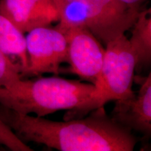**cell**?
Returning <instances> with one entry per match:
<instances>
[{
    "label": "cell",
    "instance_id": "cell-1",
    "mask_svg": "<svg viewBox=\"0 0 151 151\" xmlns=\"http://www.w3.org/2000/svg\"><path fill=\"white\" fill-rule=\"evenodd\" d=\"M62 122L22 114L0 104V120L24 143H41L61 151H132L137 139L106 112Z\"/></svg>",
    "mask_w": 151,
    "mask_h": 151
},
{
    "label": "cell",
    "instance_id": "cell-2",
    "mask_svg": "<svg viewBox=\"0 0 151 151\" xmlns=\"http://www.w3.org/2000/svg\"><path fill=\"white\" fill-rule=\"evenodd\" d=\"M95 89L89 83L56 76L21 78L9 86L0 87V104L22 114L43 117L79 108L90 99Z\"/></svg>",
    "mask_w": 151,
    "mask_h": 151
},
{
    "label": "cell",
    "instance_id": "cell-3",
    "mask_svg": "<svg viewBox=\"0 0 151 151\" xmlns=\"http://www.w3.org/2000/svg\"><path fill=\"white\" fill-rule=\"evenodd\" d=\"M60 31L84 27L104 46L130 29L140 8L120 0H55Z\"/></svg>",
    "mask_w": 151,
    "mask_h": 151
},
{
    "label": "cell",
    "instance_id": "cell-4",
    "mask_svg": "<svg viewBox=\"0 0 151 151\" xmlns=\"http://www.w3.org/2000/svg\"><path fill=\"white\" fill-rule=\"evenodd\" d=\"M136 67L135 57L125 35L109 42L105 46L103 65L95 91L81 107L67 111L64 120L83 118L94 109L104 107L109 101L133 94L132 83Z\"/></svg>",
    "mask_w": 151,
    "mask_h": 151
},
{
    "label": "cell",
    "instance_id": "cell-5",
    "mask_svg": "<svg viewBox=\"0 0 151 151\" xmlns=\"http://www.w3.org/2000/svg\"><path fill=\"white\" fill-rule=\"evenodd\" d=\"M25 41L28 67L22 78L47 73L59 74L60 66L67 60L65 35L55 27H39L27 32Z\"/></svg>",
    "mask_w": 151,
    "mask_h": 151
},
{
    "label": "cell",
    "instance_id": "cell-6",
    "mask_svg": "<svg viewBox=\"0 0 151 151\" xmlns=\"http://www.w3.org/2000/svg\"><path fill=\"white\" fill-rule=\"evenodd\" d=\"M62 32L67 39L69 70L81 80L96 86L105 55L102 43L84 27L70 28Z\"/></svg>",
    "mask_w": 151,
    "mask_h": 151
},
{
    "label": "cell",
    "instance_id": "cell-7",
    "mask_svg": "<svg viewBox=\"0 0 151 151\" xmlns=\"http://www.w3.org/2000/svg\"><path fill=\"white\" fill-rule=\"evenodd\" d=\"M137 93L116 101L112 118L124 127L146 137L151 134V76L139 80Z\"/></svg>",
    "mask_w": 151,
    "mask_h": 151
},
{
    "label": "cell",
    "instance_id": "cell-8",
    "mask_svg": "<svg viewBox=\"0 0 151 151\" xmlns=\"http://www.w3.org/2000/svg\"><path fill=\"white\" fill-rule=\"evenodd\" d=\"M0 12L24 34L60 20L55 0H0Z\"/></svg>",
    "mask_w": 151,
    "mask_h": 151
},
{
    "label": "cell",
    "instance_id": "cell-9",
    "mask_svg": "<svg viewBox=\"0 0 151 151\" xmlns=\"http://www.w3.org/2000/svg\"><path fill=\"white\" fill-rule=\"evenodd\" d=\"M0 49L20 68L22 76L28 67L25 36L1 12Z\"/></svg>",
    "mask_w": 151,
    "mask_h": 151
},
{
    "label": "cell",
    "instance_id": "cell-10",
    "mask_svg": "<svg viewBox=\"0 0 151 151\" xmlns=\"http://www.w3.org/2000/svg\"><path fill=\"white\" fill-rule=\"evenodd\" d=\"M132 36L129 39L137 67L150 64L151 60V9L139 12L132 27Z\"/></svg>",
    "mask_w": 151,
    "mask_h": 151
},
{
    "label": "cell",
    "instance_id": "cell-11",
    "mask_svg": "<svg viewBox=\"0 0 151 151\" xmlns=\"http://www.w3.org/2000/svg\"><path fill=\"white\" fill-rule=\"evenodd\" d=\"M21 78L20 68L0 49V87L9 86Z\"/></svg>",
    "mask_w": 151,
    "mask_h": 151
},
{
    "label": "cell",
    "instance_id": "cell-12",
    "mask_svg": "<svg viewBox=\"0 0 151 151\" xmlns=\"http://www.w3.org/2000/svg\"><path fill=\"white\" fill-rule=\"evenodd\" d=\"M0 144L12 151H32L27 143L20 140L10 127L0 120Z\"/></svg>",
    "mask_w": 151,
    "mask_h": 151
},
{
    "label": "cell",
    "instance_id": "cell-13",
    "mask_svg": "<svg viewBox=\"0 0 151 151\" xmlns=\"http://www.w3.org/2000/svg\"><path fill=\"white\" fill-rule=\"evenodd\" d=\"M120 1L126 4L133 6L139 7L140 8L141 4H143L147 0H120Z\"/></svg>",
    "mask_w": 151,
    "mask_h": 151
}]
</instances>
